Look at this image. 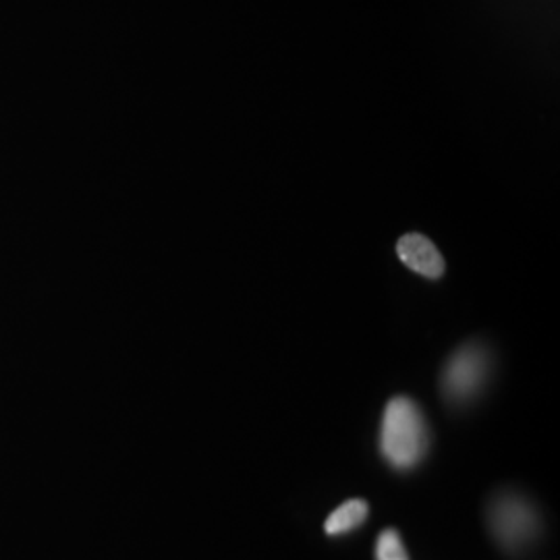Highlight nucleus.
<instances>
[{
	"label": "nucleus",
	"instance_id": "nucleus-2",
	"mask_svg": "<svg viewBox=\"0 0 560 560\" xmlns=\"http://www.w3.org/2000/svg\"><path fill=\"white\" fill-rule=\"evenodd\" d=\"M488 525L494 540L511 555H520L529 548L541 527L538 509L517 492H502L490 502Z\"/></svg>",
	"mask_w": 560,
	"mask_h": 560
},
{
	"label": "nucleus",
	"instance_id": "nucleus-6",
	"mask_svg": "<svg viewBox=\"0 0 560 560\" xmlns=\"http://www.w3.org/2000/svg\"><path fill=\"white\" fill-rule=\"evenodd\" d=\"M376 560H409L407 548L402 544L399 532L388 527L376 541Z\"/></svg>",
	"mask_w": 560,
	"mask_h": 560
},
{
	"label": "nucleus",
	"instance_id": "nucleus-1",
	"mask_svg": "<svg viewBox=\"0 0 560 560\" xmlns=\"http://www.w3.org/2000/svg\"><path fill=\"white\" fill-rule=\"evenodd\" d=\"M430 448V428L420 405L409 397H395L384 407L381 425V453L399 469H416Z\"/></svg>",
	"mask_w": 560,
	"mask_h": 560
},
{
	"label": "nucleus",
	"instance_id": "nucleus-4",
	"mask_svg": "<svg viewBox=\"0 0 560 560\" xmlns=\"http://www.w3.org/2000/svg\"><path fill=\"white\" fill-rule=\"evenodd\" d=\"M397 254H399V260L407 268H411L416 275H420L423 279H441L444 270H446V264H444L441 252L436 249V245L420 233H411V235L400 237L399 243H397Z\"/></svg>",
	"mask_w": 560,
	"mask_h": 560
},
{
	"label": "nucleus",
	"instance_id": "nucleus-3",
	"mask_svg": "<svg viewBox=\"0 0 560 560\" xmlns=\"http://www.w3.org/2000/svg\"><path fill=\"white\" fill-rule=\"evenodd\" d=\"M490 353L480 342H467L446 361L442 372V395L451 405H467L476 399L490 376Z\"/></svg>",
	"mask_w": 560,
	"mask_h": 560
},
{
	"label": "nucleus",
	"instance_id": "nucleus-5",
	"mask_svg": "<svg viewBox=\"0 0 560 560\" xmlns=\"http://www.w3.org/2000/svg\"><path fill=\"white\" fill-rule=\"evenodd\" d=\"M368 515H370L368 502L361 501V499L342 502L330 513V517L324 523V529L328 536H345L363 525Z\"/></svg>",
	"mask_w": 560,
	"mask_h": 560
}]
</instances>
